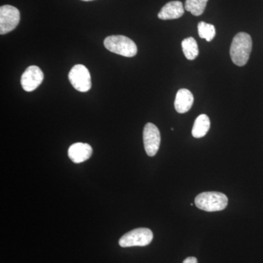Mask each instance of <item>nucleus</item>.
<instances>
[{"mask_svg":"<svg viewBox=\"0 0 263 263\" xmlns=\"http://www.w3.org/2000/svg\"><path fill=\"white\" fill-rule=\"evenodd\" d=\"M252 49V40L249 34L239 32L233 38L230 53L232 61L237 66L242 67L249 61Z\"/></svg>","mask_w":263,"mask_h":263,"instance_id":"1","label":"nucleus"},{"mask_svg":"<svg viewBox=\"0 0 263 263\" xmlns=\"http://www.w3.org/2000/svg\"><path fill=\"white\" fill-rule=\"evenodd\" d=\"M195 203L199 209L208 212H219L228 206V199L224 194L205 192L195 197Z\"/></svg>","mask_w":263,"mask_h":263,"instance_id":"2","label":"nucleus"},{"mask_svg":"<svg viewBox=\"0 0 263 263\" xmlns=\"http://www.w3.org/2000/svg\"><path fill=\"white\" fill-rule=\"evenodd\" d=\"M104 46L112 53L123 57H133L138 53L134 41L124 35L109 36L104 41Z\"/></svg>","mask_w":263,"mask_h":263,"instance_id":"3","label":"nucleus"},{"mask_svg":"<svg viewBox=\"0 0 263 263\" xmlns=\"http://www.w3.org/2000/svg\"><path fill=\"white\" fill-rule=\"evenodd\" d=\"M153 233L148 228H137L123 235L119 243L123 248L133 247H146L153 240Z\"/></svg>","mask_w":263,"mask_h":263,"instance_id":"4","label":"nucleus"},{"mask_svg":"<svg viewBox=\"0 0 263 263\" xmlns=\"http://www.w3.org/2000/svg\"><path fill=\"white\" fill-rule=\"evenodd\" d=\"M69 80L77 91L87 92L91 88V75L89 70L83 65H76L69 72Z\"/></svg>","mask_w":263,"mask_h":263,"instance_id":"5","label":"nucleus"},{"mask_svg":"<svg viewBox=\"0 0 263 263\" xmlns=\"http://www.w3.org/2000/svg\"><path fill=\"white\" fill-rule=\"evenodd\" d=\"M20 22V12L12 5L0 8V34H5L16 28Z\"/></svg>","mask_w":263,"mask_h":263,"instance_id":"6","label":"nucleus"},{"mask_svg":"<svg viewBox=\"0 0 263 263\" xmlns=\"http://www.w3.org/2000/svg\"><path fill=\"white\" fill-rule=\"evenodd\" d=\"M143 143L148 156L154 157L160 148L161 136L160 130L152 123H147L143 129Z\"/></svg>","mask_w":263,"mask_h":263,"instance_id":"7","label":"nucleus"},{"mask_svg":"<svg viewBox=\"0 0 263 263\" xmlns=\"http://www.w3.org/2000/svg\"><path fill=\"white\" fill-rule=\"evenodd\" d=\"M43 79L44 75L40 67L34 65L29 66L22 76L21 84L24 91L30 92L42 84Z\"/></svg>","mask_w":263,"mask_h":263,"instance_id":"8","label":"nucleus"},{"mask_svg":"<svg viewBox=\"0 0 263 263\" xmlns=\"http://www.w3.org/2000/svg\"><path fill=\"white\" fill-rule=\"evenodd\" d=\"M92 155V148L87 143H76L70 146L68 156L75 163H81L89 160Z\"/></svg>","mask_w":263,"mask_h":263,"instance_id":"9","label":"nucleus"},{"mask_svg":"<svg viewBox=\"0 0 263 263\" xmlns=\"http://www.w3.org/2000/svg\"><path fill=\"white\" fill-rule=\"evenodd\" d=\"M184 6L180 1H172L167 3L158 13L161 20H172L181 18L184 13Z\"/></svg>","mask_w":263,"mask_h":263,"instance_id":"10","label":"nucleus"},{"mask_svg":"<svg viewBox=\"0 0 263 263\" xmlns=\"http://www.w3.org/2000/svg\"><path fill=\"white\" fill-rule=\"evenodd\" d=\"M193 103V95L190 90L181 89L178 91L174 103L175 108L178 113H186L191 109Z\"/></svg>","mask_w":263,"mask_h":263,"instance_id":"11","label":"nucleus"},{"mask_svg":"<svg viewBox=\"0 0 263 263\" xmlns=\"http://www.w3.org/2000/svg\"><path fill=\"white\" fill-rule=\"evenodd\" d=\"M210 119L205 114H201L195 119L192 134L195 138H201L207 134L210 129Z\"/></svg>","mask_w":263,"mask_h":263,"instance_id":"12","label":"nucleus"},{"mask_svg":"<svg viewBox=\"0 0 263 263\" xmlns=\"http://www.w3.org/2000/svg\"><path fill=\"white\" fill-rule=\"evenodd\" d=\"M183 54L189 60H194L199 54L198 46L196 41L190 37L183 40L181 43Z\"/></svg>","mask_w":263,"mask_h":263,"instance_id":"13","label":"nucleus"},{"mask_svg":"<svg viewBox=\"0 0 263 263\" xmlns=\"http://www.w3.org/2000/svg\"><path fill=\"white\" fill-rule=\"evenodd\" d=\"M209 0H186L184 9L195 16L204 13Z\"/></svg>","mask_w":263,"mask_h":263,"instance_id":"14","label":"nucleus"},{"mask_svg":"<svg viewBox=\"0 0 263 263\" xmlns=\"http://www.w3.org/2000/svg\"><path fill=\"white\" fill-rule=\"evenodd\" d=\"M198 34L200 38L205 39L208 42L212 41L216 35V29L213 24L201 22L197 26Z\"/></svg>","mask_w":263,"mask_h":263,"instance_id":"15","label":"nucleus"},{"mask_svg":"<svg viewBox=\"0 0 263 263\" xmlns=\"http://www.w3.org/2000/svg\"><path fill=\"white\" fill-rule=\"evenodd\" d=\"M183 263H197V259L196 257H189L183 260Z\"/></svg>","mask_w":263,"mask_h":263,"instance_id":"16","label":"nucleus"},{"mask_svg":"<svg viewBox=\"0 0 263 263\" xmlns=\"http://www.w3.org/2000/svg\"><path fill=\"white\" fill-rule=\"evenodd\" d=\"M82 1L89 2V1H93V0H82Z\"/></svg>","mask_w":263,"mask_h":263,"instance_id":"17","label":"nucleus"}]
</instances>
